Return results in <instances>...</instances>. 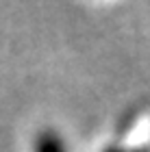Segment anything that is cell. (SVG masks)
Instances as JSON below:
<instances>
[{"label":"cell","instance_id":"cell-1","mask_svg":"<svg viewBox=\"0 0 150 152\" xmlns=\"http://www.w3.org/2000/svg\"><path fill=\"white\" fill-rule=\"evenodd\" d=\"M26 152H74L67 135L52 124L33 128L26 139Z\"/></svg>","mask_w":150,"mask_h":152}]
</instances>
